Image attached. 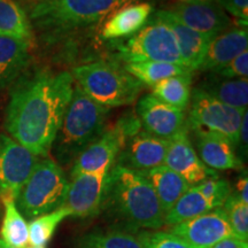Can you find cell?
Listing matches in <instances>:
<instances>
[{
  "label": "cell",
  "mask_w": 248,
  "mask_h": 248,
  "mask_svg": "<svg viewBox=\"0 0 248 248\" xmlns=\"http://www.w3.org/2000/svg\"><path fill=\"white\" fill-rule=\"evenodd\" d=\"M73 91L74 78L68 71L39 68L22 74L11 91L6 131L33 155L47 157Z\"/></svg>",
  "instance_id": "cell-1"
},
{
  "label": "cell",
  "mask_w": 248,
  "mask_h": 248,
  "mask_svg": "<svg viewBox=\"0 0 248 248\" xmlns=\"http://www.w3.org/2000/svg\"><path fill=\"white\" fill-rule=\"evenodd\" d=\"M104 208L135 229H160L164 225L166 213L151 183L140 171L116 163L108 173Z\"/></svg>",
  "instance_id": "cell-2"
},
{
  "label": "cell",
  "mask_w": 248,
  "mask_h": 248,
  "mask_svg": "<svg viewBox=\"0 0 248 248\" xmlns=\"http://www.w3.org/2000/svg\"><path fill=\"white\" fill-rule=\"evenodd\" d=\"M109 108L92 100L75 86L57 137L52 145L59 166L73 163L106 130Z\"/></svg>",
  "instance_id": "cell-3"
},
{
  "label": "cell",
  "mask_w": 248,
  "mask_h": 248,
  "mask_svg": "<svg viewBox=\"0 0 248 248\" xmlns=\"http://www.w3.org/2000/svg\"><path fill=\"white\" fill-rule=\"evenodd\" d=\"M71 76L86 95L108 108L133 104L142 89L141 82L111 62L82 64L74 68Z\"/></svg>",
  "instance_id": "cell-4"
},
{
  "label": "cell",
  "mask_w": 248,
  "mask_h": 248,
  "mask_svg": "<svg viewBox=\"0 0 248 248\" xmlns=\"http://www.w3.org/2000/svg\"><path fill=\"white\" fill-rule=\"evenodd\" d=\"M126 0H38L30 11L31 26L46 32L89 27L105 18Z\"/></svg>",
  "instance_id": "cell-5"
},
{
  "label": "cell",
  "mask_w": 248,
  "mask_h": 248,
  "mask_svg": "<svg viewBox=\"0 0 248 248\" xmlns=\"http://www.w3.org/2000/svg\"><path fill=\"white\" fill-rule=\"evenodd\" d=\"M68 186L61 166L49 157L38 160L15 200L18 212L31 221L60 209L66 202Z\"/></svg>",
  "instance_id": "cell-6"
},
{
  "label": "cell",
  "mask_w": 248,
  "mask_h": 248,
  "mask_svg": "<svg viewBox=\"0 0 248 248\" xmlns=\"http://www.w3.org/2000/svg\"><path fill=\"white\" fill-rule=\"evenodd\" d=\"M115 43L117 54L125 63L153 61L183 66L172 30L156 17L145 24L125 43Z\"/></svg>",
  "instance_id": "cell-7"
},
{
  "label": "cell",
  "mask_w": 248,
  "mask_h": 248,
  "mask_svg": "<svg viewBox=\"0 0 248 248\" xmlns=\"http://www.w3.org/2000/svg\"><path fill=\"white\" fill-rule=\"evenodd\" d=\"M246 111L247 109H238L223 104L197 88L191 93L190 111L186 117V124L192 131L221 135L237 147L240 124Z\"/></svg>",
  "instance_id": "cell-8"
},
{
  "label": "cell",
  "mask_w": 248,
  "mask_h": 248,
  "mask_svg": "<svg viewBox=\"0 0 248 248\" xmlns=\"http://www.w3.org/2000/svg\"><path fill=\"white\" fill-rule=\"evenodd\" d=\"M38 160L11 136L0 133V200H16Z\"/></svg>",
  "instance_id": "cell-9"
},
{
  "label": "cell",
  "mask_w": 248,
  "mask_h": 248,
  "mask_svg": "<svg viewBox=\"0 0 248 248\" xmlns=\"http://www.w3.org/2000/svg\"><path fill=\"white\" fill-rule=\"evenodd\" d=\"M109 170L80 173L71 178L64 207L71 216L90 218L98 215L106 198Z\"/></svg>",
  "instance_id": "cell-10"
},
{
  "label": "cell",
  "mask_w": 248,
  "mask_h": 248,
  "mask_svg": "<svg viewBox=\"0 0 248 248\" xmlns=\"http://www.w3.org/2000/svg\"><path fill=\"white\" fill-rule=\"evenodd\" d=\"M170 232L195 248H212L224 238L233 235L228 216L222 207L173 225Z\"/></svg>",
  "instance_id": "cell-11"
},
{
  "label": "cell",
  "mask_w": 248,
  "mask_h": 248,
  "mask_svg": "<svg viewBox=\"0 0 248 248\" xmlns=\"http://www.w3.org/2000/svg\"><path fill=\"white\" fill-rule=\"evenodd\" d=\"M137 116L145 131L167 140L187 126L185 111L168 106L152 93L142 95L138 101Z\"/></svg>",
  "instance_id": "cell-12"
},
{
  "label": "cell",
  "mask_w": 248,
  "mask_h": 248,
  "mask_svg": "<svg viewBox=\"0 0 248 248\" xmlns=\"http://www.w3.org/2000/svg\"><path fill=\"white\" fill-rule=\"evenodd\" d=\"M126 139L117 126L106 129L94 142L76 157L73 162L70 178L80 173L98 172L110 170L116 162Z\"/></svg>",
  "instance_id": "cell-13"
},
{
  "label": "cell",
  "mask_w": 248,
  "mask_h": 248,
  "mask_svg": "<svg viewBox=\"0 0 248 248\" xmlns=\"http://www.w3.org/2000/svg\"><path fill=\"white\" fill-rule=\"evenodd\" d=\"M163 164L182 176L191 186L198 185L207 178L217 177L215 170L208 168L198 156L188 138L187 126L169 140Z\"/></svg>",
  "instance_id": "cell-14"
},
{
  "label": "cell",
  "mask_w": 248,
  "mask_h": 248,
  "mask_svg": "<svg viewBox=\"0 0 248 248\" xmlns=\"http://www.w3.org/2000/svg\"><path fill=\"white\" fill-rule=\"evenodd\" d=\"M169 140L139 131L125 141L116 159V164L136 171H147L162 166Z\"/></svg>",
  "instance_id": "cell-15"
},
{
  "label": "cell",
  "mask_w": 248,
  "mask_h": 248,
  "mask_svg": "<svg viewBox=\"0 0 248 248\" xmlns=\"http://www.w3.org/2000/svg\"><path fill=\"white\" fill-rule=\"evenodd\" d=\"M170 12L184 26L214 38L230 29L232 21L217 1H194L177 4Z\"/></svg>",
  "instance_id": "cell-16"
},
{
  "label": "cell",
  "mask_w": 248,
  "mask_h": 248,
  "mask_svg": "<svg viewBox=\"0 0 248 248\" xmlns=\"http://www.w3.org/2000/svg\"><path fill=\"white\" fill-rule=\"evenodd\" d=\"M154 17L159 18L172 30L183 66L191 71L199 69L212 38L184 26L170 11L156 12Z\"/></svg>",
  "instance_id": "cell-17"
},
{
  "label": "cell",
  "mask_w": 248,
  "mask_h": 248,
  "mask_svg": "<svg viewBox=\"0 0 248 248\" xmlns=\"http://www.w3.org/2000/svg\"><path fill=\"white\" fill-rule=\"evenodd\" d=\"M247 28H230L210 40L199 69L213 73L214 70L225 66L243 52L247 51Z\"/></svg>",
  "instance_id": "cell-18"
},
{
  "label": "cell",
  "mask_w": 248,
  "mask_h": 248,
  "mask_svg": "<svg viewBox=\"0 0 248 248\" xmlns=\"http://www.w3.org/2000/svg\"><path fill=\"white\" fill-rule=\"evenodd\" d=\"M200 160L213 170L241 169L243 161L235 154V147L228 138L206 131H193Z\"/></svg>",
  "instance_id": "cell-19"
},
{
  "label": "cell",
  "mask_w": 248,
  "mask_h": 248,
  "mask_svg": "<svg viewBox=\"0 0 248 248\" xmlns=\"http://www.w3.org/2000/svg\"><path fill=\"white\" fill-rule=\"evenodd\" d=\"M31 44L0 36V91L13 85L30 62Z\"/></svg>",
  "instance_id": "cell-20"
},
{
  "label": "cell",
  "mask_w": 248,
  "mask_h": 248,
  "mask_svg": "<svg viewBox=\"0 0 248 248\" xmlns=\"http://www.w3.org/2000/svg\"><path fill=\"white\" fill-rule=\"evenodd\" d=\"M152 7L148 2L125 6L114 12L107 18L101 29V37L104 39H120L123 37L133 36L147 22L151 16Z\"/></svg>",
  "instance_id": "cell-21"
},
{
  "label": "cell",
  "mask_w": 248,
  "mask_h": 248,
  "mask_svg": "<svg viewBox=\"0 0 248 248\" xmlns=\"http://www.w3.org/2000/svg\"><path fill=\"white\" fill-rule=\"evenodd\" d=\"M141 173L153 186L164 213L169 212L176 201L191 187L182 176L164 164Z\"/></svg>",
  "instance_id": "cell-22"
},
{
  "label": "cell",
  "mask_w": 248,
  "mask_h": 248,
  "mask_svg": "<svg viewBox=\"0 0 248 248\" xmlns=\"http://www.w3.org/2000/svg\"><path fill=\"white\" fill-rule=\"evenodd\" d=\"M199 89L223 104L238 109H247V78H223L221 76L212 74L199 86Z\"/></svg>",
  "instance_id": "cell-23"
},
{
  "label": "cell",
  "mask_w": 248,
  "mask_h": 248,
  "mask_svg": "<svg viewBox=\"0 0 248 248\" xmlns=\"http://www.w3.org/2000/svg\"><path fill=\"white\" fill-rule=\"evenodd\" d=\"M0 36L32 44V26L26 11L15 0H0Z\"/></svg>",
  "instance_id": "cell-24"
},
{
  "label": "cell",
  "mask_w": 248,
  "mask_h": 248,
  "mask_svg": "<svg viewBox=\"0 0 248 248\" xmlns=\"http://www.w3.org/2000/svg\"><path fill=\"white\" fill-rule=\"evenodd\" d=\"M191 83L192 73L170 77L152 86V94L168 106L185 111L190 105Z\"/></svg>",
  "instance_id": "cell-25"
},
{
  "label": "cell",
  "mask_w": 248,
  "mask_h": 248,
  "mask_svg": "<svg viewBox=\"0 0 248 248\" xmlns=\"http://www.w3.org/2000/svg\"><path fill=\"white\" fill-rule=\"evenodd\" d=\"M4 203V218L0 229V239L15 248H28L29 246V231L28 223L22 214L18 212L15 200H2Z\"/></svg>",
  "instance_id": "cell-26"
},
{
  "label": "cell",
  "mask_w": 248,
  "mask_h": 248,
  "mask_svg": "<svg viewBox=\"0 0 248 248\" xmlns=\"http://www.w3.org/2000/svg\"><path fill=\"white\" fill-rule=\"evenodd\" d=\"M212 210L210 204L207 202L200 192L191 186L179 199L176 201L172 208L164 215V224L173 226L183 222L202 215Z\"/></svg>",
  "instance_id": "cell-27"
},
{
  "label": "cell",
  "mask_w": 248,
  "mask_h": 248,
  "mask_svg": "<svg viewBox=\"0 0 248 248\" xmlns=\"http://www.w3.org/2000/svg\"><path fill=\"white\" fill-rule=\"evenodd\" d=\"M130 75L137 78L142 84L153 86L161 80L170 78V77L184 75L192 73L190 69L178 64L166 63V62H135V63H126L124 66Z\"/></svg>",
  "instance_id": "cell-28"
},
{
  "label": "cell",
  "mask_w": 248,
  "mask_h": 248,
  "mask_svg": "<svg viewBox=\"0 0 248 248\" xmlns=\"http://www.w3.org/2000/svg\"><path fill=\"white\" fill-rule=\"evenodd\" d=\"M79 248H142L138 235L125 230L94 231L85 234Z\"/></svg>",
  "instance_id": "cell-29"
},
{
  "label": "cell",
  "mask_w": 248,
  "mask_h": 248,
  "mask_svg": "<svg viewBox=\"0 0 248 248\" xmlns=\"http://www.w3.org/2000/svg\"><path fill=\"white\" fill-rule=\"evenodd\" d=\"M68 216H71L70 210L63 206L60 209L31 219L28 224L29 245L31 247H45L53 237L58 225Z\"/></svg>",
  "instance_id": "cell-30"
},
{
  "label": "cell",
  "mask_w": 248,
  "mask_h": 248,
  "mask_svg": "<svg viewBox=\"0 0 248 248\" xmlns=\"http://www.w3.org/2000/svg\"><path fill=\"white\" fill-rule=\"evenodd\" d=\"M222 208L225 210L233 235L248 241V203L244 202L235 193H231Z\"/></svg>",
  "instance_id": "cell-31"
},
{
  "label": "cell",
  "mask_w": 248,
  "mask_h": 248,
  "mask_svg": "<svg viewBox=\"0 0 248 248\" xmlns=\"http://www.w3.org/2000/svg\"><path fill=\"white\" fill-rule=\"evenodd\" d=\"M194 187L207 200V202L210 204L212 209L223 207L226 199L232 193L231 186L229 184V182L225 181V179L218 178V176L204 179L203 182L195 185Z\"/></svg>",
  "instance_id": "cell-32"
},
{
  "label": "cell",
  "mask_w": 248,
  "mask_h": 248,
  "mask_svg": "<svg viewBox=\"0 0 248 248\" xmlns=\"http://www.w3.org/2000/svg\"><path fill=\"white\" fill-rule=\"evenodd\" d=\"M137 235L142 248H195L171 232L142 231Z\"/></svg>",
  "instance_id": "cell-33"
},
{
  "label": "cell",
  "mask_w": 248,
  "mask_h": 248,
  "mask_svg": "<svg viewBox=\"0 0 248 248\" xmlns=\"http://www.w3.org/2000/svg\"><path fill=\"white\" fill-rule=\"evenodd\" d=\"M212 74L223 78H247L248 75V49L234 58L228 64L214 70Z\"/></svg>",
  "instance_id": "cell-34"
},
{
  "label": "cell",
  "mask_w": 248,
  "mask_h": 248,
  "mask_svg": "<svg viewBox=\"0 0 248 248\" xmlns=\"http://www.w3.org/2000/svg\"><path fill=\"white\" fill-rule=\"evenodd\" d=\"M217 4L228 13L241 21L248 18V0H216Z\"/></svg>",
  "instance_id": "cell-35"
},
{
  "label": "cell",
  "mask_w": 248,
  "mask_h": 248,
  "mask_svg": "<svg viewBox=\"0 0 248 248\" xmlns=\"http://www.w3.org/2000/svg\"><path fill=\"white\" fill-rule=\"evenodd\" d=\"M212 248H248V244L247 241L241 240L235 235H230V237L218 241Z\"/></svg>",
  "instance_id": "cell-36"
},
{
  "label": "cell",
  "mask_w": 248,
  "mask_h": 248,
  "mask_svg": "<svg viewBox=\"0 0 248 248\" xmlns=\"http://www.w3.org/2000/svg\"><path fill=\"white\" fill-rule=\"evenodd\" d=\"M247 111L244 114L243 121L240 124V130H239V137H238V145L237 147H240L241 153L245 154V156L247 155Z\"/></svg>",
  "instance_id": "cell-37"
},
{
  "label": "cell",
  "mask_w": 248,
  "mask_h": 248,
  "mask_svg": "<svg viewBox=\"0 0 248 248\" xmlns=\"http://www.w3.org/2000/svg\"><path fill=\"white\" fill-rule=\"evenodd\" d=\"M235 194L240 198L244 202L248 203V179H247V172H245V175L238 179L237 185H235Z\"/></svg>",
  "instance_id": "cell-38"
},
{
  "label": "cell",
  "mask_w": 248,
  "mask_h": 248,
  "mask_svg": "<svg viewBox=\"0 0 248 248\" xmlns=\"http://www.w3.org/2000/svg\"><path fill=\"white\" fill-rule=\"evenodd\" d=\"M178 4H184V2H194V1H216V0H175Z\"/></svg>",
  "instance_id": "cell-39"
},
{
  "label": "cell",
  "mask_w": 248,
  "mask_h": 248,
  "mask_svg": "<svg viewBox=\"0 0 248 248\" xmlns=\"http://www.w3.org/2000/svg\"><path fill=\"white\" fill-rule=\"evenodd\" d=\"M0 248H15V247H12L9 246V245H7L6 243H4L1 239H0ZM30 248V247H29Z\"/></svg>",
  "instance_id": "cell-40"
}]
</instances>
